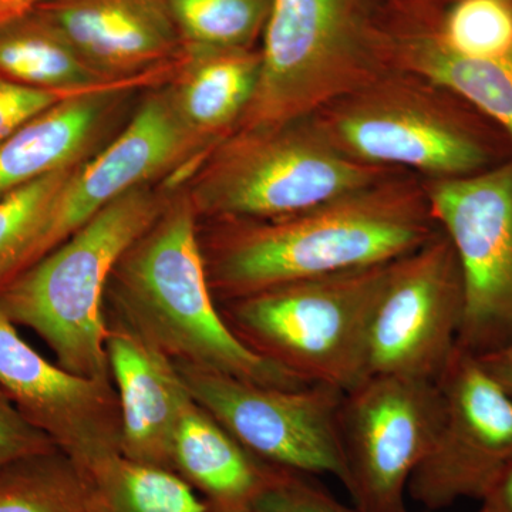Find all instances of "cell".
I'll list each match as a JSON object with an SVG mask.
<instances>
[{"instance_id":"cell-1","label":"cell","mask_w":512,"mask_h":512,"mask_svg":"<svg viewBox=\"0 0 512 512\" xmlns=\"http://www.w3.org/2000/svg\"><path fill=\"white\" fill-rule=\"evenodd\" d=\"M437 229L423 177L400 173L278 220L220 221L202 252L212 292L225 302L392 262Z\"/></svg>"},{"instance_id":"cell-2","label":"cell","mask_w":512,"mask_h":512,"mask_svg":"<svg viewBox=\"0 0 512 512\" xmlns=\"http://www.w3.org/2000/svg\"><path fill=\"white\" fill-rule=\"evenodd\" d=\"M197 217L188 195L177 198L123 255L107 286L113 322L175 363L264 386H306L249 349L225 322L208 279Z\"/></svg>"},{"instance_id":"cell-3","label":"cell","mask_w":512,"mask_h":512,"mask_svg":"<svg viewBox=\"0 0 512 512\" xmlns=\"http://www.w3.org/2000/svg\"><path fill=\"white\" fill-rule=\"evenodd\" d=\"M309 120L359 163L427 178L468 177L512 158L507 134L466 100L394 69Z\"/></svg>"},{"instance_id":"cell-4","label":"cell","mask_w":512,"mask_h":512,"mask_svg":"<svg viewBox=\"0 0 512 512\" xmlns=\"http://www.w3.org/2000/svg\"><path fill=\"white\" fill-rule=\"evenodd\" d=\"M254 97L234 130L309 119L394 66L379 0H272Z\"/></svg>"},{"instance_id":"cell-5","label":"cell","mask_w":512,"mask_h":512,"mask_svg":"<svg viewBox=\"0 0 512 512\" xmlns=\"http://www.w3.org/2000/svg\"><path fill=\"white\" fill-rule=\"evenodd\" d=\"M167 207L144 185L97 212L59 247L0 288V309L35 330L74 375L111 379L103 299L120 259Z\"/></svg>"},{"instance_id":"cell-6","label":"cell","mask_w":512,"mask_h":512,"mask_svg":"<svg viewBox=\"0 0 512 512\" xmlns=\"http://www.w3.org/2000/svg\"><path fill=\"white\" fill-rule=\"evenodd\" d=\"M392 262L251 293L225 301L221 313L259 356L305 383L348 392L367 377L370 325Z\"/></svg>"},{"instance_id":"cell-7","label":"cell","mask_w":512,"mask_h":512,"mask_svg":"<svg viewBox=\"0 0 512 512\" xmlns=\"http://www.w3.org/2000/svg\"><path fill=\"white\" fill-rule=\"evenodd\" d=\"M400 173L353 160L305 119L232 131L208 151L187 195L214 220H278Z\"/></svg>"},{"instance_id":"cell-8","label":"cell","mask_w":512,"mask_h":512,"mask_svg":"<svg viewBox=\"0 0 512 512\" xmlns=\"http://www.w3.org/2000/svg\"><path fill=\"white\" fill-rule=\"evenodd\" d=\"M192 399L249 453L271 466L346 481L340 439L343 394L329 384L272 387L175 363Z\"/></svg>"},{"instance_id":"cell-9","label":"cell","mask_w":512,"mask_h":512,"mask_svg":"<svg viewBox=\"0 0 512 512\" xmlns=\"http://www.w3.org/2000/svg\"><path fill=\"white\" fill-rule=\"evenodd\" d=\"M464 285L457 346L476 356L512 343V158L468 177L424 181Z\"/></svg>"},{"instance_id":"cell-10","label":"cell","mask_w":512,"mask_h":512,"mask_svg":"<svg viewBox=\"0 0 512 512\" xmlns=\"http://www.w3.org/2000/svg\"><path fill=\"white\" fill-rule=\"evenodd\" d=\"M441 416L440 389L429 380L372 375L343 394V485L357 511L409 512L410 478L429 453Z\"/></svg>"},{"instance_id":"cell-11","label":"cell","mask_w":512,"mask_h":512,"mask_svg":"<svg viewBox=\"0 0 512 512\" xmlns=\"http://www.w3.org/2000/svg\"><path fill=\"white\" fill-rule=\"evenodd\" d=\"M443 416L407 495L423 511L483 501L512 463V397L473 353L457 346L439 380Z\"/></svg>"},{"instance_id":"cell-12","label":"cell","mask_w":512,"mask_h":512,"mask_svg":"<svg viewBox=\"0 0 512 512\" xmlns=\"http://www.w3.org/2000/svg\"><path fill=\"white\" fill-rule=\"evenodd\" d=\"M463 316L460 264L439 228L390 265L370 325L367 376L437 382L457 348Z\"/></svg>"},{"instance_id":"cell-13","label":"cell","mask_w":512,"mask_h":512,"mask_svg":"<svg viewBox=\"0 0 512 512\" xmlns=\"http://www.w3.org/2000/svg\"><path fill=\"white\" fill-rule=\"evenodd\" d=\"M163 87L147 97L109 147L76 168L53 202L16 275L59 247L121 195L214 147L185 126Z\"/></svg>"},{"instance_id":"cell-14","label":"cell","mask_w":512,"mask_h":512,"mask_svg":"<svg viewBox=\"0 0 512 512\" xmlns=\"http://www.w3.org/2000/svg\"><path fill=\"white\" fill-rule=\"evenodd\" d=\"M0 387L84 473L121 454L120 404L111 379L74 375L47 362L20 338L2 309Z\"/></svg>"},{"instance_id":"cell-15","label":"cell","mask_w":512,"mask_h":512,"mask_svg":"<svg viewBox=\"0 0 512 512\" xmlns=\"http://www.w3.org/2000/svg\"><path fill=\"white\" fill-rule=\"evenodd\" d=\"M32 12L109 79L136 76L184 53L167 0H46Z\"/></svg>"},{"instance_id":"cell-16","label":"cell","mask_w":512,"mask_h":512,"mask_svg":"<svg viewBox=\"0 0 512 512\" xmlns=\"http://www.w3.org/2000/svg\"><path fill=\"white\" fill-rule=\"evenodd\" d=\"M107 325V360L120 404L121 454L171 470L175 431L192 402L191 393L174 360L119 323Z\"/></svg>"},{"instance_id":"cell-17","label":"cell","mask_w":512,"mask_h":512,"mask_svg":"<svg viewBox=\"0 0 512 512\" xmlns=\"http://www.w3.org/2000/svg\"><path fill=\"white\" fill-rule=\"evenodd\" d=\"M171 470L207 501L211 512H254L278 467L252 456L192 399L175 431Z\"/></svg>"},{"instance_id":"cell-18","label":"cell","mask_w":512,"mask_h":512,"mask_svg":"<svg viewBox=\"0 0 512 512\" xmlns=\"http://www.w3.org/2000/svg\"><path fill=\"white\" fill-rule=\"evenodd\" d=\"M185 49L167 84L168 96L191 133L215 146L237 127L254 97L261 53L254 49Z\"/></svg>"},{"instance_id":"cell-19","label":"cell","mask_w":512,"mask_h":512,"mask_svg":"<svg viewBox=\"0 0 512 512\" xmlns=\"http://www.w3.org/2000/svg\"><path fill=\"white\" fill-rule=\"evenodd\" d=\"M119 94L73 97L30 120L0 143V198L80 163L111 101Z\"/></svg>"},{"instance_id":"cell-20","label":"cell","mask_w":512,"mask_h":512,"mask_svg":"<svg viewBox=\"0 0 512 512\" xmlns=\"http://www.w3.org/2000/svg\"><path fill=\"white\" fill-rule=\"evenodd\" d=\"M394 66L456 94L497 124L512 143V56L473 59L441 45L429 28L389 20Z\"/></svg>"},{"instance_id":"cell-21","label":"cell","mask_w":512,"mask_h":512,"mask_svg":"<svg viewBox=\"0 0 512 512\" xmlns=\"http://www.w3.org/2000/svg\"><path fill=\"white\" fill-rule=\"evenodd\" d=\"M0 77L40 89H89L119 79L94 70L36 12L0 26Z\"/></svg>"},{"instance_id":"cell-22","label":"cell","mask_w":512,"mask_h":512,"mask_svg":"<svg viewBox=\"0 0 512 512\" xmlns=\"http://www.w3.org/2000/svg\"><path fill=\"white\" fill-rule=\"evenodd\" d=\"M0 512H111L82 468L59 447L0 471Z\"/></svg>"},{"instance_id":"cell-23","label":"cell","mask_w":512,"mask_h":512,"mask_svg":"<svg viewBox=\"0 0 512 512\" xmlns=\"http://www.w3.org/2000/svg\"><path fill=\"white\" fill-rule=\"evenodd\" d=\"M84 474L111 512H211L207 501L174 471L123 454Z\"/></svg>"},{"instance_id":"cell-24","label":"cell","mask_w":512,"mask_h":512,"mask_svg":"<svg viewBox=\"0 0 512 512\" xmlns=\"http://www.w3.org/2000/svg\"><path fill=\"white\" fill-rule=\"evenodd\" d=\"M188 49H252L272 0H167Z\"/></svg>"},{"instance_id":"cell-25","label":"cell","mask_w":512,"mask_h":512,"mask_svg":"<svg viewBox=\"0 0 512 512\" xmlns=\"http://www.w3.org/2000/svg\"><path fill=\"white\" fill-rule=\"evenodd\" d=\"M420 26L458 56H512V0H454L437 22Z\"/></svg>"},{"instance_id":"cell-26","label":"cell","mask_w":512,"mask_h":512,"mask_svg":"<svg viewBox=\"0 0 512 512\" xmlns=\"http://www.w3.org/2000/svg\"><path fill=\"white\" fill-rule=\"evenodd\" d=\"M80 164L47 174L0 198V288L18 272L57 195Z\"/></svg>"},{"instance_id":"cell-27","label":"cell","mask_w":512,"mask_h":512,"mask_svg":"<svg viewBox=\"0 0 512 512\" xmlns=\"http://www.w3.org/2000/svg\"><path fill=\"white\" fill-rule=\"evenodd\" d=\"M174 72V64L165 63L136 76L124 77L89 89L73 90L40 89L0 77V143L30 120L64 100L92 93L123 94L140 87L157 89L170 82Z\"/></svg>"},{"instance_id":"cell-28","label":"cell","mask_w":512,"mask_h":512,"mask_svg":"<svg viewBox=\"0 0 512 512\" xmlns=\"http://www.w3.org/2000/svg\"><path fill=\"white\" fill-rule=\"evenodd\" d=\"M315 477L278 467L254 512H359L340 503Z\"/></svg>"},{"instance_id":"cell-29","label":"cell","mask_w":512,"mask_h":512,"mask_svg":"<svg viewBox=\"0 0 512 512\" xmlns=\"http://www.w3.org/2000/svg\"><path fill=\"white\" fill-rule=\"evenodd\" d=\"M49 436L29 423L0 387V471L20 458L53 450Z\"/></svg>"},{"instance_id":"cell-30","label":"cell","mask_w":512,"mask_h":512,"mask_svg":"<svg viewBox=\"0 0 512 512\" xmlns=\"http://www.w3.org/2000/svg\"><path fill=\"white\" fill-rule=\"evenodd\" d=\"M380 5L392 20L412 23V25H430L437 22L444 10L454 0H379Z\"/></svg>"},{"instance_id":"cell-31","label":"cell","mask_w":512,"mask_h":512,"mask_svg":"<svg viewBox=\"0 0 512 512\" xmlns=\"http://www.w3.org/2000/svg\"><path fill=\"white\" fill-rule=\"evenodd\" d=\"M477 357L488 375L512 397V343L503 349Z\"/></svg>"},{"instance_id":"cell-32","label":"cell","mask_w":512,"mask_h":512,"mask_svg":"<svg viewBox=\"0 0 512 512\" xmlns=\"http://www.w3.org/2000/svg\"><path fill=\"white\" fill-rule=\"evenodd\" d=\"M485 512H512V463L481 501Z\"/></svg>"},{"instance_id":"cell-33","label":"cell","mask_w":512,"mask_h":512,"mask_svg":"<svg viewBox=\"0 0 512 512\" xmlns=\"http://www.w3.org/2000/svg\"><path fill=\"white\" fill-rule=\"evenodd\" d=\"M43 2H46V0H9V2L0 9V26L28 15V13L32 12L37 6L42 5Z\"/></svg>"},{"instance_id":"cell-34","label":"cell","mask_w":512,"mask_h":512,"mask_svg":"<svg viewBox=\"0 0 512 512\" xmlns=\"http://www.w3.org/2000/svg\"><path fill=\"white\" fill-rule=\"evenodd\" d=\"M8 2H9V0H0V9H2L3 6H5L6 3H8Z\"/></svg>"},{"instance_id":"cell-35","label":"cell","mask_w":512,"mask_h":512,"mask_svg":"<svg viewBox=\"0 0 512 512\" xmlns=\"http://www.w3.org/2000/svg\"><path fill=\"white\" fill-rule=\"evenodd\" d=\"M421 512H429V511H421ZM477 512H485V511L483 510V508H480V510H478Z\"/></svg>"}]
</instances>
